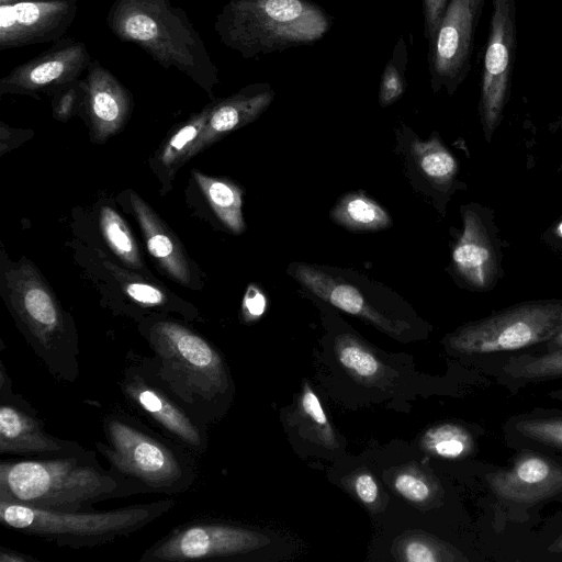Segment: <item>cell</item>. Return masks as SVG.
Masks as SVG:
<instances>
[{
	"mask_svg": "<svg viewBox=\"0 0 562 562\" xmlns=\"http://www.w3.org/2000/svg\"><path fill=\"white\" fill-rule=\"evenodd\" d=\"M142 334L154 356H136L145 369L205 425L227 405L232 379L221 352L203 336L172 319L147 323Z\"/></svg>",
	"mask_w": 562,
	"mask_h": 562,
	"instance_id": "1",
	"label": "cell"
},
{
	"mask_svg": "<svg viewBox=\"0 0 562 562\" xmlns=\"http://www.w3.org/2000/svg\"><path fill=\"white\" fill-rule=\"evenodd\" d=\"M112 34L146 52L165 69L175 68L207 93L220 71L187 12L171 0H114L105 18Z\"/></svg>",
	"mask_w": 562,
	"mask_h": 562,
	"instance_id": "2",
	"label": "cell"
},
{
	"mask_svg": "<svg viewBox=\"0 0 562 562\" xmlns=\"http://www.w3.org/2000/svg\"><path fill=\"white\" fill-rule=\"evenodd\" d=\"M97 450L45 459H2L0 499L55 512L92 510L120 498V485L98 460Z\"/></svg>",
	"mask_w": 562,
	"mask_h": 562,
	"instance_id": "3",
	"label": "cell"
},
{
	"mask_svg": "<svg viewBox=\"0 0 562 562\" xmlns=\"http://www.w3.org/2000/svg\"><path fill=\"white\" fill-rule=\"evenodd\" d=\"M102 425L106 441H97L95 450L108 461L122 497L180 494L194 484L191 452L178 442L125 413L106 415Z\"/></svg>",
	"mask_w": 562,
	"mask_h": 562,
	"instance_id": "4",
	"label": "cell"
},
{
	"mask_svg": "<svg viewBox=\"0 0 562 562\" xmlns=\"http://www.w3.org/2000/svg\"><path fill=\"white\" fill-rule=\"evenodd\" d=\"M331 26V15L310 0H228L214 22L221 43L247 59L313 45Z\"/></svg>",
	"mask_w": 562,
	"mask_h": 562,
	"instance_id": "5",
	"label": "cell"
},
{
	"mask_svg": "<svg viewBox=\"0 0 562 562\" xmlns=\"http://www.w3.org/2000/svg\"><path fill=\"white\" fill-rule=\"evenodd\" d=\"M173 498L110 510L55 512L0 499V522L8 529L71 549L102 546L127 537L169 513Z\"/></svg>",
	"mask_w": 562,
	"mask_h": 562,
	"instance_id": "6",
	"label": "cell"
},
{
	"mask_svg": "<svg viewBox=\"0 0 562 562\" xmlns=\"http://www.w3.org/2000/svg\"><path fill=\"white\" fill-rule=\"evenodd\" d=\"M7 302L26 341L57 380L80 373L79 339L54 293L27 262L5 272Z\"/></svg>",
	"mask_w": 562,
	"mask_h": 562,
	"instance_id": "7",
	"label": "cell"
},
{
	"mask_svg": "<svg viewBox=\"0 0 562 562\" xmlns=\"http://www.w3.org/2000/svg\"><path fill=\"white\" fill-rule=\"evenodd\" d=\"M288 273L310 294L392 337L402 338L411 329V324L391 308L401 299L366 276L349 269L306 262H292Z\"/></svg>",
	"mask_w": 562,
	"mask_h": 562,
	"instance_id": "8",
	"label": "cell"
},
{
	"mask_svg": "<svg viewBox=\"0 0 562 562\" xmlns=\"http://www.w3.org/2000/svg\"><path fill=\"white\" fill-rule=\"evenodd\" d=\"M562 329V301L516 304L468 323L447 337V346L463 355L514 351L548 342Z\"/></svg>",
	"mask_w": 562,
	"mask_h": 562,
	"instance_id": "9",
	"label": "cell"
},
{
	"mask_svg": "<svg viewBox=\"0 0 562 562\" xmlns=\"http://www.w3.org/2000/svg\"><path fill=\"white\" fill-rule=\"evenodd\" d=\"M269 539L252 529L218 521H194L173 528L148 547L140 562L227 559L259 550Z\"/></svg>",
	"mask_w": 562,
	"mask_h": 562,
	"instance_id": "10",
	"label": "cell"
},
{
	"mask_svg": "<svg viewBox=\"0 0 562 562\" xmlns=\"http://www.w3.org/2000/svg\"><path fill=\"white\" fill-rule=\"evenodd\" d=\"M479 112L486 140L499 125L510 97L517 50L516 0H493Z\"/></svg>",
	"mask_w": 562,
	"mask_h": 562,
	"instance_id": "11",
	"label": "cell"
},
{
	"mask_svg": "<svg viewBox=\"0 0 562 562\" xmlns=\"http://www.w3.org/2000/svg\"><path fill=\"white\" fill-rule=\"evenodd\" d=\"M120 389L127 402L157 425L168 438L192 453L202 454L206 451V425L180 404L134 353L123 370Z\"/></svg>",
	"mask_w": 562,
	"mask_h": 562,
	"instance_id": "12",
	"label": "cell"
},
{
	"mask_svg": "<svg viewBox=\"0 0 562 562\" xmlns=\"http://www.w3.org/2000/svg\"><path fill=\"white\" fill-rule=\"evenodd\" d=\"M485 0H449L440 24L428 40V69L434 93L453 94L471 69L475 30Z\"/></svg>",
	"mask_w": 562,
	"mask_h": 562,
	"instance_id": "13",
	"label": "cell"
},
{
	"mask_svg": "<svg viewBox=\"0 0 562 562\" xmlns=\"http://www.w3.org/2000/svg\"><path fill=\"white\" fill-rule=\"evenodd\" d=\"M79 0H0V50L55 43L78 12Z\"/></svg>",
	"mask_w": 562,
	"mask_h": 562,
	"instance_id": "14",
	"label": "cell"
},
{
	"mask_svg": "<svg viewBox=\"0 0 562 562\" xmlns=\"http://www.w3.org/2000/svg\"><path fill=\"white\" fill-rule=\"evenodd\" d=\"M92 58L83 42L63 37L0 79V94L55 93L87 71Z\"/></svg>",
	"mask_w": 562,
	"mask_h": 562,
	"instance_id": "15",
	"label": "cell"
},
{
	"mask_svg": "<svg viewBox=\"0 0 562 562\" xmlns=\"http://www.w3.org/2000/svg\"><path fill=\"white\" fill-rule=\"evenodd\" d=\"M34 407L0 401V454L26 459L58 458L87 450L76 440L49 435Z\"/></svg>",
	"mask_w": 562,
	"mask_h": 562,
	"instance_id": "16",
	"label": "cell"
},
{
	"mask_svg": "<svg viewBox=\"0 0 562 562\" xmlns=\"http://www.w3.org/2000/svg\"><path fill=\"white\" fill-rule=\"evenodd\" d=\"M487 481L503 499L535 504L562 492V465L539 453L522 452L510 468L491 473Z\"/></svg>",
	"mask_w": 562,
	"mask_h": 562,
	"instance_id": "17",
	"label": "cell"
},
{
	"mask_svg": "<svg viewBox=\"0 0 562 562\" xmlns=\"http://www.w3.org/2000/svg\"><path fill=\"white\" fill-rule=\"evenodd\" d=\"M83 80L82 106L97 138L119 132L132 108L131 92L99 60L92 59Z\"/></svg>",
	"mask_w": 562,
	"mask_h": 562,
	"instance_id": "18",
	"label": "cell"
},
{
	"mask_svg": "<svg viewBox=\"0 0 562 562\" xmlns=\"http://www.w3.org/2000/svg\"><path fill=\"white\" fill-rule=\"evenodd\" d=\"M274 95L270 83L256 82L212 102L205 126L187 150L180 164L226 134L257 120L270 106Z\"/></svg>",
	"mask_w": 562,
	"mask_h": 562,
	"instance_id": "19",
	"label": "cell"
},
{
	"mask_svg": "<svg viewBox=\"0 0 562 562\" xmlns=\"http://www.w3.org/2000/svg\"><path fill=\"white\" fill-rule=\"evenodd\" d=\"M463 228L452 250L457 273L473 289L486 291L498 277V260L490 232L472 207L462 210Z\"/></svg>",
	"mask_w": 562,
	"mask_h": 562,
	"instance_id": "20",
	"label": "cell"
},
{
	"mask_svg": "<svg viewBox=\"0 0 562 562\" xmlns=\"http://www.w3.org/2000/svg\"><path fill=\"white\" fill-rule=\"evenodd\" d=\"M131 203L148 251L173 279L189 284L191 273L188 260L175 235L136 193H131Z\"/></svg>",
	"mask_w": 562,
	"mask_h": 562,
	"instance_id": "21",
	"label": "cell"
},
{
	"mask_svg": "<svg viewBox=\"0 0 562 562\" xmlns=\"http://www.w3.org/2000/svg\"><path fill=\"white\" fill-rule=\"evenodd\" d=\"M407 162L409 170L429 187L438 190L451 188L459 171L458 161L441 143L438 135L422 140L414 134L408 136Z\"/></svg>",
	"mask_w": 562,
	"mask_h": 562,
	"instance_id": "22",
	"label": "cell"
},
{
	"mask_svg": "<svg viewBox=\"0 0 562 562\" xmlns=\"http://www.w3.org/2000/svg\"><path fill=\"white\" fill-rule=\"evenodd\" d=\"M331 220L353 232H372L392 226L386 210L362 192L342 195L330 211Z\"/></svg>",
	"mask_w": 562,
	"mask_h": 562,
	"instance_id": "23",
	"label": "cell"
},
{
	"mask_svg": "<svg viewBox=\"0 0 562 562\" xmlns=\"http://www.w3.org/2000/svg\"><path fill=\"white\" fill-rule=\"evenodd\" d=\"M335 356L342 369L357 381L376 384L386 375V367L358 337L344 333L335 337Z\"/></svg>",
	"mask_w": 562,
	"mask_h": 562,
	"instance_id": "24",
	"label": "cell"
},
{
	"mask_svg": "<svg viewBox=\"0 0 562 562\" xmlns=\"http://www.w3.org/2000/svg\"><path fill=\"white\" fill-rule=\"evenodd\" d=\"M192 173L221 222L234 234H241L245 221L240 188L228 180L209 177L198 170Z\"/></svg>",
	"mask_w": 562,
	"mask_h": 562,
	"instance_id": "25",
	"label": "cell"
},
{
	"mask_svg": "<svg viewBox=\"0 0 562 562\" xmlns=\"http://www.w3.org/2000/svg\"><path fill=\"white\" fill-rule=\"evenodd\" d=\"M423 448L439 458L460 459L474 449V439L464 427L447 423L428 429L422 437Z\"/></svg>",
	"mask_w": 562,
	"mask_h": 562,
	"instance_id": "26",
	"label": "cell"
},
{
	"mask_svg": "<svg viewBox=\"0 0 562 562\" xmlns=\"http://www.w3.org/2000/svg\"><path fill=\"white\" fill-rule=\"evenodd\" d=\"M503 371L514 380L526 382L560 379L562 378V349L537 356H513L504 363Z\"/></svg>",
	"mask_w": 562,
	"mask_h": 562,
	"instance_id": "27",
	"label": "cell"
},
{
	"mask_svg": "<svg viewBox=\"0 0 562 562\" xmlns=\"http://www.w3.org/2000/svg\"><path fill=\"white\" fill-rule=\"evenodd\" d=\"M301 428L306 437L326 448L337 446L336 434L327 418L316 393L308 384H304L299 397L297 411Z\"/></svg>",
	"mask_w": 562,
	"mask_h": 562,
	"instance_id": "28",
	"label": "cell"
},
{
	"mask_svg": "<svg viewBox=\"0 0 562 562\" xmlns=\"http://www.w3.org/2000/svg\"><path fill=\"white\" fill-rule=\"evenodd\" d=\"M100 227L106 243L117 257L130 267H143L137 245L123 218L112 207L100 213Z\"/></svg>",
	"mask_w": 562,
	"mask_h": 562,
	"instance_id": "29",
	"label": "cell"
},
{
	"mask_svg": "<svg viewBox=\"0 0 562 562\" xmlns=\"http://www.w3.org/2000/svg\"><path fill=\"white\" fill-rule=\"evenodd\" d=\"M408 64V49L404 37H400L381 75L379 104L389 106L400 100L406 90L405 72Z\"/></svg>",
	"mask_w": 562,
	"mask_h": 562,
	"instance_id": "30",
	"label": "cell"
},
{
	"mask_svg": "<svg viewBox=\"0 0 562 562\" xmlns=\"http://www.w3.org/2000/svg\"><path fill=\"white\" fill-rule=\"evenodd\" d=\"M212 103L202 111L192 115L175 134L168 139L160 153V162L165 167L180 165L187 150L199 137L206 124L211 112Z\"/></svg>",
	"mask_w": 562,
	"mask_h": 562,
	"instance_id": "31",
	"label": "cell"
},
{
	"mask_svg": "<svg viewBox=\"0 0 562 562\" xmlns=\"http://www.w3.org/2000/svg\"><path fill=\"white\" fill-rule=\"evenodd\" d=\"M401 558L409 562H440L467 560L446 543L427 537H411L401 543Z\"/></svg>",
	"mask_w": 562,
	"mask_h": 562,
	"instance_id": "32",
	"label": "cell"
},
{
	"mask_svg": "<svg viewBox=\"0 0 562 562\" xmlns=\"http://www.w3.org/2000/svg\"><path fill=\"white\" fill-rule=\"evenodd\" d=\"M516 428L529 439L562 449V417L524 419Z\"/></svg>",
	"mask_w": 562,
	"mask_h": 562,
	"instance_id": "33",
	"label": "cell"
},
{
	"mask_svg": "<svg viewBox=\"0 0 562 562\" xmlns=\"http://www.w3.org/2000/svg\"><path fill=\"white\" fill-rule=\"evenodd\" d=\"M393 484L397 493L415 503H424L432 494L430 484L423 476L411 471L398 473Z\"/></svg>",
	"mask_w": 562,
	"mask_h": 562,
	"instance_id": "34",
	"label": "cell"
},
{
	"mask_svg": "<svg viewBox=\"0 0 562 562\" xmlns=\"http://www.w3.org/2000/svg\"><path fill=\"white\" fill-rule=\"evenodd\" d=\"M54 111L59 120H66L71 115L77 104L82 105L83 80L76 79L61 87L55 93Z\"/></svg>",
	"mask_w": 562,
	"mask_h": 562,
	"instance_id": "35",
	"label": "cell"
},
{
	"mask_svg": "<svg viewBox=\"0 0 562 562\" xmlns=\"http://www.w3.org/2000/svg\"><path fill=\"white\" fill-rule=\"evenodd\" d=\"M124 291L134 302L145 307H161L167 304L165 293L146 282L126 281Z\"/></svg>",
	"mask_w": 562,
	"mask_h": 562,
	"instance_id": "36",
	"label": "cell"
},
{
	"mask_svg": "<svg viewBox=\"0 0 562 562\" xmlns=\"http://www.w3.org/2000/svg\"><path fill=\"white\" fill-rule=\"evenodd\" d=\"M267 310V297L255 284L247 288L243 300V315L246 321L251 322L260 318Z\"/></svg>",
	"mask_w": 562,
	"mask_h": 562,
	"instance_id": "37",
	"label": "cell"
},
{
	"mask_svg": "<svg viewBox=\"0 0 562 562\" xmlns=\"http://www.w3.org/2000/svg\"><path fill=\"white\" fill-rule=\"evenodd\" d=\"M449 0H423L424 36L428 41L438 29Z\"/></svg>",
	"mask_w": 562,
	"mask_h": 562,
	"instance_id": "38",
	"label": "cell"
},
{
	"mask_svg": "<svg viewBox=\"0 0 562 562\" xmlns=\"http://www.w3.org/2000/svg\"><path fill=\"white\" fill-rule=\"evenodd\" d=\"M353 488L359 499L367 505H373L379 498L378 483L368 472H362L355 477Z\"/></svg>",
	"mask_w": 562,
	"mask_h": 562,
	"instance_id": "39",
	"label": "cell"
},
{
	"mask_svg": "<svg viewBox=\"0 0 562 562\" xmlns=\"http://www.w3.org/2000/svg\"><path fill=\"white\" fill-rule=\"evenodd\" d=\"M0 562H38L36 558L12 549L0 547Z\"/></svg>",
	"mask_w": 562,
	"mask_h": 562,
	"instance_id": "40",
	"label": "cell"
},
{
	"mask_svg": "<svg viewBox=\"0 0 562 562\" xmlns=\"http://www.w3.org/2000/svg\"><path fill=\"white\" fill-rule=\"evenodd\" d=\"M562 349V329L547 342V351Z\"/></svg>",
	"mask_w": 562,
	"mask_h": 562,
	"instance_id": "41",
	"label": "cell"
},
{
	"mask_svg": "<svg viewBox=\"0 0 562 562\" xmlns=\"http://www.w3.org/2000/svg\"><path fill=\"white\" fill-rule=\"evenodd\" d=\"M548 550L553 553H562V535L550 544Z\"/></svg>",
	"mask_w": 562,
	"mask_h": 562,
	"instance_id": "42",
	"label": "cell"
},
{
	"mask_svg": "<svg viewBox=\"0 0 562 562\" xmlns=\"http://www.w3.org/2000/svg\"><path fill=\"white\" fill-rule=\"evenodd\" d=\"M551 397L562 401V390H557L550 393Z\"/></svg>",
	"mask_w": 562,
	"mask_h": 562,
	"instance_id": "43",
	"label": "cell"
}]
</instances>
